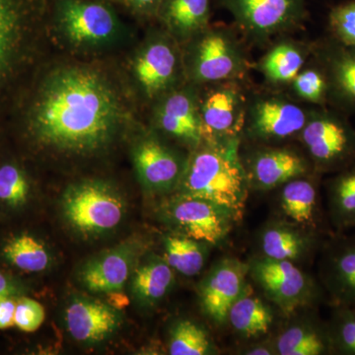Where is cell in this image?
<instances>
[{"label":"cell","instance_id":"obj_1","mask_svg":"<svg viewBox=\"0 0 355 355\" xmlns=\"http://www.w3.org/2000/svg\"><path fill=\"white\" fill-rule=\"evenodd\" d=\"M119 106L108 84L88 69L58 72L19 100L17 135L28 150L83 154L109 144Z\"/></svg>","mask_w":355,"mask_h":355},{"label":"cell","instance_id":"obj_2","mask_svg":"<svg viewBox=\"0 0 355 355\" xmlns=\"http://www.w3.org/2000/svg\"><path fill=\"white\" fill-rule=\"evenodd\" d=\"M241 142L239 139H203L187 160L177 193L210 200L240 220L250 190L240 153Z\"/></svg>","mask_w":355,"mask_h":355},{"label":"cell","instance_id":"obj_3","mask_svg":"<svg viewBox=\"0 0 355 355\" xmlns=\"http://www.w3.org/2000/svg\"><path fill=\"white\" fill-rule=\"evenodd\" d=\"M349 116L331 107H313L297 139L317 174H335L355 162V128Z\"/></svg>","mask_w":355,"mask_h":355},{"label":"cell","instance_id":"obj_4","mask_svg":"<svg viewBox=\"0 0 355 355\" xmlns=\"http://www.w3.org/2000/svg\"><path fill=\"white\" fill-rule=\"evenodd\" d=\"M191 48L190 71L200 85L222 81H245L250 69L246 51L230 28L207 26L196 35Z\"/></svg>","mask_w":355,"mask_h":355},{"label":"cell","instance_id":"obj_5","mask_svg":"<svg viewBox=\"0 0 355 355\" xmlns=\"http://www.w3.org/2000/svg\"><path fill=\"white\" fill-rule=\"evenodd\" d=\"M248 266L252 279L284 314L316 305L327 298L319 280L300 270L294 261L263 256Z\"/></svg>","mask_w":355,"mask_h":355},{"label":"cell","instance_id":"obj_6","mask_svg":"<svg viewBox=\"0 0 355 355\" xmlns=\"http://www.w3.org/2000/svg\"><path fill=\"white\" fill-rule=\"evenodd\" d=\"M64 218L77 232L96 236L120 225L127 211L118 191L101 182H83L69 187L62 200Z\"/></svg>","mask_w":355,"mask_h":355},{"label":"cell","instance_id":"obj_7","mask_svg":"<svg viewBox=\"0 0 355 355\" xmlns=\"http://www.w3.org/2000/svg\"><path fill=\"white\" fill-rule=\"evenodd\" d=\"M33 31V0H0V106L27 69Z\"/></svg>","mask_w":355,"mask_h":355},{"label":"cell","instance_id":"obj_8","mask_svg":"<svg viewBox=\"0 0 355 355\" xmlns=\"http://www.w3.org/2000/svg\"><path fill=\"white\" fill-rule=\"evenodd\" d=\"M313 107L303 106L284 96L249 95L242 139L275 146L297 137L309 120Z\"/></svg>","mask_w":355,"mask_h":355},{"label":"cell","instance_id":"obj_9","mask_svg":"<svg viewBox=\"0 0 355 355\" xmlns=\"http://www.w3.org/2000/svg\"><path fill=\"white\" fill-rule=\"evenodd\" d=\"M250 42L263 44L297 29L307 17L306 0H218Z\"/></svg>","mask_w":355,"mask_h":355},{"label":"cell","instance_id":"obj_10","mask_svg":"<svg viewBox=\"0 0 355 355\" xmlns=\"http://www.w3.org/2000/svg\"><path fill=\"white\" fill-rule=\"evenodd\" d=\"M163 212L166 220L180 235L210 246L224 241L237 222L225 207L205 198L179 193L168 200Z\"/></svg>","mask_w":355,"mask_h":355},{"label":"cell","instance_id":"obj_11","mask_svg":"<svg viewBox=\"0 0 355 355\" xmlns=\"http://www.w3.org/2000/svg\"><path fill=\"white\" fill-rule=\"evenodd\" d=\"M241 80L209 84L200 101L203 139H242L248 97Z\"/></svg>","mask_w":355,"mask_h":355},{"label":"cell","instance_id":"obj_12","mask_svg":"<svg viewBox=\"0 0 355 355\" xmlns=\"http://www.w3.org/2000/svg\"><path fill=\"white\" fill-rule=\"evenodd\" d=\"M258 146L249 151L246 158L241 155L250 188L272 190L294 178L315 173L305 153L291 147Z\"/></svg>","mask_w":355,"mask_h":355},{"label":"cell","instance_id":"obj_13","mask_svg":"<svg viewBox=\"0 0 355 355\" xmlns=\"http://www.w3.org/2000/svg\"><path fill=\"white\" fill-rule=\"evenodd\" d=\"M312 58L326 74L329 107L347 116L355 114V46L328 37L313 44Z\"/></svg>","mask_w":355,"mask_h":355},{"label":"cell","instance_id":"obj_14","mask_svg":"<svg viewBox=\"0 0 355 355\" xmlns=\"http://www.w3.org/2000/svg\"><path fill=\"white\" fill-rule=\"evenodd\" d=\"M319 282L331 306H355V236L322 245Z\"/></svg>","mask_w":355,"mask_h":355},{"label":"cell","instance_id":"obj_15","mask_svg":"<svg viewBox=\"0 0 355 355\" xmlns=\"http://www.w3.org/2000/svg\"><path fill=\"white\" fill-rule=\"evenodd\" d=\"M249 266L236 259L217 261L200 286L202 311L217 324L227 322L231 306L246 291Z\"/></svg>","mask_w":355,"mask_h":355},{"label":"cell","instance_id":"obj_16","mask_svg":"<svg viewBox=\"0 0 355 355\" xmlns=\"http://www.w3.org/2000/svg\"><path fill=\"white\" fill-rule=\"evenodd\" d=\"M135 164L147 190L163 193L176 189L187 160L157 139L144 140L135 151Z\"/></svg>","mask_w":355,"mask_h":355},{"label":"cell","instance_id":"obj_17","mask_svg":"<svg viewBox=\"0 0 355 355\" xmlns=\"http://www.w3.org/2000/svg\"><path fill=\"white\" fill-rule=\"evenodd\" d=\"M60 21L70 41L78 44L101 43L116 30V20L108 7L81 0H64Z\"/></svg>","mask_w":355,"mask_h":355},{"label":"cell","instance_id":"obj_18","mask_svg":"<svg viewBox=\"0 0 355 355\" xmlns=\"http://www.w3.org/2000/svg\"><path fill=\"white\" fill-rule=\"evenodd\" d=\"M67 331L83 343L104 342L120 327L119 311L97 299L76 297L67 305L64 314Z\"/></svg>","mask_w":355,"mask_h":355},{"label":"cell","instance_id":"obj_19","mask_svg":"<svg viewBox=\"0 0 355 355\" xmlns=\"http://www.w3.org/2000/svg\"><path fill=\"white\" fill-rule=\"evenodd\" d=\"M159 128L170 137L190 144L193 149L203 140L200 101L190 91H172L157 110Z\"/></svg>","mask_w":355,"mask_h":355},{"label":"cell","instance_id":"obj_20","mask_svg":"<svg viewBox=\"0 0 355 355\" xmlns=\"http://www.w3.org/2000/svg\"><path fill=\"white\" fill-rule=\"evenodd\" d=\"M135 251L123 245L92 259L79 272V280L89 291L113 293L123 289L132 272Z\"/></svg>","mask_w":355,"mask_h":355},{"label":"cell","instance_id":"obj_21","mask_svg":"<svg viewBox=\"0 0 355 355\" xmlns=\"http://www.w3.org/2000/svg\"><path fill=\"white\" fill-rule=\"evenodd\" d=\"M323 244L317 231L301 229L286 222L268 224L261 235L263 256L275 260L295 261L305 259Z\"/></svg>","mask_w":355,"mask_h":355},{"label":"cell","instance_id":"obj_22","mask_svg":"<svg viewBox=\"0 0 355 355\" xmlns=\"http://www.w3.org/2000/svg\"><path fill=\"white\" fill-rule=\"evenodd\" d=\"M177 51L166 40H157L146 46L135 64V73L149 97L168 92L177 78Z\"/></svg>","mask_w":355,"mask_h":355},{"label":"cell","instance_id":"obj_23","mask_svg":"<svg viewBox=\"0 0 355 355\" xmlns=\"http://www.w3.org/2000/svg\"><path fill=\"white\" fill-rule=\"evenodd\" d=\"M312 53L313 44L284 39L270 46L257 67L270 85L288 86L309 62Z\"/></svg>","mask_w":355,"mask_h":355},{"label":"cell","instance_id":"obj_24","mask_svg":"<svg viewBox=\"0 0 355 355\" xmlns=\"http://www.w3.org/2000/svg\"><path fill=\"white\" fill-rule=\"evenodd\" d=\"M317 173L294 178L282 184L280 205L292 221L317 231L321 221Z\"/></svg>","mask_w":355,"mask_h":355},{"label":"cell","instance_id":"obj_25","mask_svg":"<svg viewBox=\"0 0 355 355\" xmlns=\"http://www.w3.org/2000/svg\"><path fill=\"white\" fill-rule=\"evenodd\" d=\"M273 345L279 355L331 354L327 322L316 316L303 317L302 321L289 324L279 334Z\"/></svg>","mask_w":355,"mask_h":355},{"label":"cell","instance_id":"obj_26","mask_svg":"<svg viewBox=\"0 0 355 355\" xmlns=\"http://www.w3.org/2000/svg\"><path fill=\"white\" fill-rule=\"evenodd\" d=\"M0 261L25 275L43 272L51 265L46 244L28 231L10 232L0 240Z\"/></svg>","mask_w":355,"mask_h":355},{"label":"cell","instance_id":"obj_27","mask_svg":"<svg viewBox=\"0 0 355 355\" xmlns=\"http://www.w3.org/2000/svg\"><path fill=\"white\" fill-rule=\"evenodd\" d=\"M328 214L338 232L355 227V162L327 181Z\"/></svg>","mask_w":355,"mask_h":355},{"label":"cell","instance_id":"obj_28","mask_svg":"<svg viewBox=\"0 0 355 355\" xmlns=\"http://www.w3.org/2000/svg\"><path fill=\"white\" fill-rule=\"evenodd\" d=\"M34 186L25 166L17 159H0V210L17 214L31 202Z\"/></svg>","mask_w":355,"mask_h":355},{"label":"cell","instance_id":"obj_29","mask_svg":"<svg viewBox=\"0 0 355 355\" xmlns=\"http://www.w3.org/2000/svg\"><path fill=\"white\" fill-rule=\"evenodd\" d=\"M227 322L239 335L256 338L265 335L273 323L272 308L254 295L251 286L231 306Z\"/></svg>","mask_w":355,"mask_h":355},{"label":"cell","instance_id":"obj_30","mask_svg":"<svg viewBox=\"0 0 355 355\" xmlns=\"http://www.w3.org/2000/svg\"><path fill=\"white\" fill-rule=\"evenodd\" d=\"M211 0H163V19L170 31L182 38L195 37L207 27Z\"/></svg>","mask_w":355,"mask_h":355},{"label":"cell","instance_id":"obj_31","mask_svg":"<svg viewBox=\"0 0 355 355\" xmlns=\"http://www.w3.org/2000/svg\"><path fill=\"white\" fill-rule=\"evenodd\" d=\"M174 282V270L169 263L165 259L153 258L135 270L132 292L141 304L153 305L167 295Z\"/></svg>","mask_w":355,"mask_h":355},{"label":"cell","instance_id":"obj_32","mask_svg":"<svg viewBox=\"0 0 355 355\" xmlns=\"http://www.w3.org/2000/svg\"><path fill=\"white\" fill-rule=\"evenodd\" d=\"M209 246L183 235L167 236L164 239L165 260L176 272L193 277L202 272Z\"/></svg>","mask_w":355,"mask_h":355},{"label":"cell","instance_id":"obj_33","mask_svg":"<svg viewBox=\"0 0 355 355\" xmlns=\"http://www.w3.org/2000/svg\"><path fill=\"white\" fill-rule=\"evenodd\" d=\"M288 86L296 101L310 106H329V87L326 74L312 57Z\"/></svg>","mask_w":355,"mask_h":355},{"label":"cell","instance_id":"obj_34","mask_svg":"<svg viewBox=\"0 0 355 355\" xmlns=\"http://www.w3.org/2000/svg\"><path fill=\"white\" fill-rule=\"evenodd\" d=\"M171 355L216 354L211 338L202 327L190 320H182L173 327L169 340Z\"/></svg>","mask_w":355,"mask_h":355},{"label":"cell","instance_id":"obj_35","mask_svg":"<svg viewBox=\"0 0 355 355\" xmlns=\"http://www.w3.org/2000/svg\"><path fill=\"white\" fill-rule=\"evenodd\" d=\"M327 322L331 354L355 355V306H331Z\"/></svg>","mask_w":355,"mask_h":355},{"label":"cell","instance_id":"obj_36","mask_svg":"<svg viewBox=\"0 0 355 355\" xmlns=\"http://www.w3.org/2000/svg\"><path fill=\"white\" fill-rule=\"evenodd\" d=\"M331 39L347 46H355V0L331 9L328 17Z\"/></svg>","mask_w":355,"mask_h":355},{"label":"cell","instance_id":"obj_37","mask_svg":"<svg viewBox=\"0 0 355 355\" xmlns=\"http://www.w3.org/2000/svg\"><path fill=\"white\" fill-rule=\"evenodd\" d=\"M46 319V311L44 306L31 297L20 296L16 301L15 315H14V327L24 331L34 333L41 328Z\"/></svg>","mask_w":355,"mask_h":355},{"label":"cell","instance_id":"obj_38","mask_svg":"<svg viewBox=\"0 0 355 355\" xmlns=\"http://www.w3.org/2000/svg\"><path fill=\"white\" fill-rule=\"evenodd\" d=\"M27 289L18 277L6 270H0V299L26 295Z\"/></svg>","mask_w":355,"mask_h":355},{"label":"cell","instance_id":"obj_39","mask_svg":"<svg viewBox=\"0 0 355 355\" xmlns=\"http://www.w3.org/2000/svg\"><path fill=\"white\" fill-rule=\"evenodd\" d=\"M17 298L0 299V330H7L14 327V315Z\"/></svg>","mask_w":355,"mask_h":355},{"label":"cell","instance_id":"obj_40","mask_svg":"<svg viewBox=\"0 0 355 355\" xmlns=\"http://www.w3.org/2000/svg\"><path fill=\"white\" fill-rule=\"evenodd\" d=\"M243 354L246 355H272L277 354L273 343H260V345H253L249 349H245Z\"/></svg>","mask_w":355,"mask_h":355},{"label":"cell","instance_id":"obj_41","mask_svg":"<svg viewBox=\"0 0 355 355\" xmlns=\"http://www.w3.org/2000/svg\"><path fill=\"white\" fill-rule=\"evenodd\" d=\"M130 1L140 9L153 10V9L160 7L163 0H130Z\"/></svg>","mask_w":355,"mask_h":355}]
</instances>
